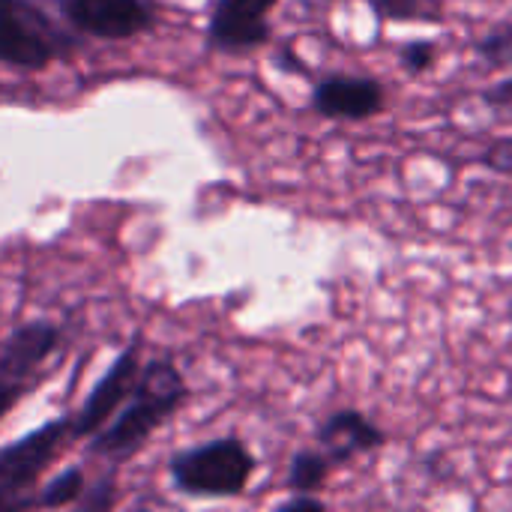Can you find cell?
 Listing matches in <instances>:
<instances>
[{
	"mask_svg": "<svg viewBox=\"0 0 512 512\" xmlns=\"http://www.w3.org/2000/svg\"><path fill=\"white\" fill-rule=\"evenodd\" d=\"M180 399H183V384H180V375L174 372V366L171 363H153L138 384L135 402L99 438V450L114 453V456L135 450L177 408Z\"/></svg>",
	"mask_w": 512,
	"mask_h": 512,
	"instance_id": "cell-1",
	"label": "cell"
},
{
	"mask_svg": "<svg viewBox=\"0 0 512 512\" xmlns=\"http://www.w3.org/2000/svg\"><path fill=\"white\" fill-rule=\"evenodd\" d=\"M174 483L192 495H240L252 474V456L237 441H216L183 453L174 468Z\"/></svg>",
	"mask_w": 512,
	"mask_h": 512,
	"instance_id": "cell-2",
	"label": "cell"
},
{
	"mask_svg": "<svg viewBox=\"0 0 512 512\" xmlns=\"http://www.w3.org/2000/svg\"><path fill=\"white\" fill-rule=\"evenodd\" d=\"M63 423H51L18 444L6 447L0 453V510H12L27 504L24 489L36 480V474L48 465V459L57 453V444L63 438Z\"/></svg>",
	"mask_w": 512,
	"mask_h": 512,
	"instance_id": "cell-3",
	"label": "cell"
},
{
	"mask_svg": "<svg viewBox=\"0 0 512 512\" xmlns=\"http://www.w3.org/2000/svg\"><path fill=\"white\" fill-rule=\"evenodd\" d=\"M51 39V27L30 6L18 0H0V60L42 66L54 51Z\"/></svg>",
	"mask_w": 512,
	"mask_h": 512,
	"instance_id": "cell-4",
	"label": "cell"
},
{
	"mask_svg": "<svg viewBox=\"0 0 512 512\" xmlns=\"http://www.w3.org/2000/svg\"><path fill=\"white\" fill-rule=\"evenodd\" d=\"M54 342L57 333L48 324H30L0 348V417L18 402L27 375L51 354Z\"/></svg>",
	"mask_w": 512,
	"mask_h": 512,
	"instance_id": "cell-5",
	"label": "cell"
},
{
	"mask_svg": "<svg viewBox=\"0 0 512 512\" xmlns=\"http://www.w3.org/2000/svg\"><path fill=\"white\" fill-rule=\"evenodd\" d=\"M384 105V90L375 78L333 75L315 87V108L336 120H363L378 114Z\"/></svg>",
	"mask_w": 512,
	"mask_h": 512,
	"instance_id": "cell-6",
	"label": "cell"
},
{
	"mask_svg": "<svg viewBox=\"0 0 512 512\" xmlns=\"http://www.w3.org/2000/svg\"><path fill=\"white\" fill-rule=\"evenodd\" d=\"M276 0H219L210 33L222 48H252L270 33L267 12Z\"/></svg>",
	"mask_w": 512,
	"mask_h": 512,
	"instance_id": "cell-7",
	"label": "cell"
},
{
	"mask_svg": "<svg viewBox=\"0 0 512 512\" xmlns=\"http://www.w3.org/2000/svg\"><path fill=\"white\" fill-rule=\"evenodd\" d=\"M66 15L96 36H132L147 24L141 0H63Z\"/></svg>",
	"mask_w": 512,
	"mask_h": 512,
	"instance_id": "cell-8",
	"label": "cell"
},
{
	"mask_svg": "<svg viewBox=\"0 0 512 512\" xmlns=\"http://www.w3.org/2000/svg\"><path fill=\"white\" fill-rule=\"evenodd\" d=\"M135 381H138V360H135V351H129V354H123V357L108 369V375L96 384L90 402L84 405V411H81V417H78L75 432H78V435H87V432H93L99 423H105V420L117 411V405L132 393Z\"/></svg>",
	"mask_w": 512,
	"mask_h": 512,
	"instance_id": "cell-9",
	"label": "cell"
},
{
	"mask_svg": "<svg viewBox=\"0 0 512 512\" xmlns=\"http://www.w3.org/2000/svg\"><path fill=\"white\" fill-rule=\"evenodd\" d=\"M384 441V432L357 411H339L321 426V444L330 462H348L357 453L378 450Z\"/></svg>",
	"mask_w": 512,
	"mask_h": 512,
	"instance_id": "cell-10",
	"label": "cell"
},
{
	"mask_svg": "<svg viewBox=\"0 0 512 512\" xmlns=\"http://www.w3.org/2000/svg\"><path fill=\"white\" fill-rule=\"evenodd\" d=\"M327 468H330V459L327 456H318V453H300L291 465V489L294 492H312L324 483L327 477Z\"/></svg>",
	"mask_w": 512,
	"mask_h": 512,
	"instance_id": "cell-11",
	"label": "cell"
},
{
	"mask_svg": "<svg viewBox=\"0 0 512 512\" xmlns=\"http://www.w3.org/2000/svg\"><path fill=\"white\" fill-rule=\"evenodd\" d=\"M78 492H81V474H78V471H69V474L57 477L54 483H48V489H45V495H42V504H48V507H63V504H69L72 498H78Z\"/></svg>",
	"mask_w": 512,
	"mask_h": 512,
	"instance_id": "cell-12",
	"label": "cell"
},
{
	"mask_svg": "<svg viewBox=\"0 0 512 512\" xmlns=\"http://www.w3.org/2000/svg\"><path fill=\"white\" fill-rule=\"evenodd\" d=\"M480 57L486 60H495V63H504L512 57V27H498L492 30L480 45H477Z\"/></svg>",
	"mask_w": 512,
	"mask_h": 512,
	"instance_id": "cell-13",
	"label": "cell"
},
{
	"mask_svg": "<svg viewBox=\"0 0 512 512\" xmlns=\"http://www.w3.org/2000/svg\"><path fill=\"white\" fill-rule=\"evenodd\" d=\"M432 60H435V45L426 42V39H417V42H411V45L402 48V66L408 72H414V75L426 72L432 66Z\"/></svg>",
	"mask_w": 512,
	"mask_h": 512,
	"instance_id": "cell-14",
	"label": "cell"
},
{
	"mask_svg": "<svg viewBox=\"0 0 512 512\" xmlns=\"http://www.w3.org/2000/svg\"><path fill=\"white\" fill-rule=\"evenodd\" d=\"M372 6L381 18H396V21L420 15V0H372Z\"/></svg>",
	"mask_w": 512,
	"mask_h": 512,
	"instance_id": "cell-15",
	"label": "cell"
},
{
	"mask_svg": "<svg viewBox=\"0 0 512 512\" xmlns=\"http://www.w3.org/2000/svg\"><path fill=\"white\" fill-rule=\"evenodd\" d=\"M486 165H492L495 171H512V141H498L489 150Z\"/></svg>",
	"mask_w": 512,
	"mask_h": 512,
	"instance_id": "cell-16",
	"label": "cell"
},
{
	"mask_svg": "<svg viewBox=\"0 0 512 512\" xmlns=\"http://www.w3.org/2000/svg\"><path fill=\"white\" fill-rule=\"evenodd\" d=\"M486 102L495 105V108H512V78L510 81H501L492 90H486Z\"/></svg>",
	"mask_w": 512,
	"mask_h": 512,
	"instance_id": "cell-17",
	"label": "cell"
},
{
	"mask_svg": "<svg viewBox=\"0 0 512 512\" xmlns=\"http://www.w3.org/2000/svg\"><path fill=\"white\" fill-rule=\"evenodd\" d=\"M282 510H324V504L315 498H294V501L282 504Z\"/></svg>",
	"mask_w": 512,
	"mask_h": 512,
	"instance_id": "cell-18",
	"label": "cell"
}]
</instances>
